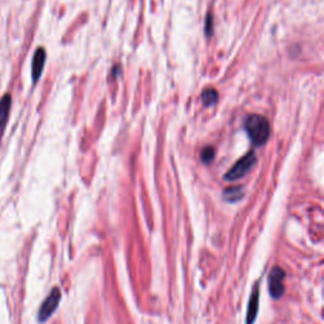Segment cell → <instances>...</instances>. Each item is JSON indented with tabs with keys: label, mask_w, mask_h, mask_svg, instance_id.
Here are the masks:
<instances>
[{
	"label": "cell",
	"mask_w": 324,
	"mask_h": 324,
	"mask_svg": "<svg viewBox=\"0 0 324 324\" xmlns=\"http://www.w3.org/2000/svg\"><path fill=\"white\" fill-rule=\"evenodd\" d=\"M244 129L254 146L265 145L271 133L269 119L260 114L248 115L244 120Z\"/></svg>",
	"instance_id": "1"
},
{
	"label": "cell",
	"mask_w": 324,
	"mask_h": 324,
	"mask_svg": "<svg viewBox=\"0 0 324 324\" xmlns=\"http://www.w3.org/2000/svg\"><path fill=\"white\" fill-rule=\"evenodd\" d=\"M254 164H256V155L251 151V152L246 153L243 157L237 161L236 164L228 170V172L224 175V179L227 181H234V180L241 179V177H243L244 175L251 171Z\"/></svg>",
	"instance_id": "2"
},
{
	"label": "cell",
	"mask_w": 324,
	"mask_h": 324,
	"mask_svg": "<svg viewBox=\"0 0 324 324\" xmlns=\"http://www.w3.org/2000/svg\"><path fill=\"white\" fill-rule=\"evenodd\" d=\"M61 300V290L58 288L52 289L51 293L48 294L46 299L42 303L41 308L38 310V320L41 323L46 321L52 314L55 313V310L57 309L58 304H60Z\"/></svg>",
	"instance_id": "3"
},
{
	"label": "cell",
	"mask_w": 324,
	"mask_h": 324,
	"mask_svg": "<svg viewBox=\"0 0 324 324\" xmlns=\"http://www.w3.org/2000/svg\"><path fill=\"white\" fill-rule=\"evenodd\" d=\"M284 279L285 273L280 267H274L269 276V291L275 299L281 298L284 294Z\"/></svg>",
	"instance_id": "4"
},
{
	"label": "cell",
	"mask_w": 324,
	"mask_h": 324,
	"mask_svg": "<svg viewBox=\"0 0 324 324\" xmlns=\"http://www.w3.org/2000/svg\"><path fill=\"white\" fill-rule=\"evenodd\" d=\"M46 49L43 47H39L34 52L33 60H32V81L33 84H36L41 79L44 63H46Z\"/></svg>",
	"instance_id": "5"
},
{
	"label": "cell",
	"mask_w": 324,
	"mask_h": 324,
	"mask_svg": "<svg viewBox=\"0 0 324 324\" xmlns=\"http://www.w3.org/2000/svg\"><path fill=\"white\" fill-rule=\"evenodd\" d=\"M12 106V98L9 94H4L0 99V138L3 136L6 131L7 124L9 120V114H11Z\"/></svg>",
	"instance_id": "6"
},
{
	"label": "cell",
	"mask_w": 324,
	"mask_h": 324,
	"mask_svg": "<svg viewBox=\"0 0 324 324\" xmlns=\"http://www.w3.org/2000/svg\"><path fill=\"white\" fill-rule=\"evenodd\" d=\"M257 311H258V286L253 289L251 299H249L248 310H247V324H253L257 316Z\"/></svg>",
	"instance_id": "7"
},
{
	"label": "cell",
	"mask_w": 324,
	"mask_h": 324,
	"mask_svg": "<svg viewBox=\"0 0 324 324\" xmlns=\"http://www.w3.org/2000/svg\"><path fill=\"white\" fill-rule=\"evenodd\" d=\"M202 103L204 106H213L217 104V101H218V93H217V90L215 89H205L204 91L202 93Z\"/></svg>",
	"instance_id": "8"
},
{
	"label": "cell",
	"mask_w": 324,
	"mask_h": 324,
	"mask_svg": "<svg viewBox=\"0 0 324 324\" xmlns=\"http://www.w3.org/2000/svg\"><path fill=\"white\" fill-rule=\"evenodd\" d=\"M223 195H224V199L228 200V202L231 203H234V202H238V200L243 197V191H242L241 186H232L224 190Z\"/></svg>",
	"instance_id": "9"
},
{
	"label": "cell",
	"mask_w": 324,
	"mask_h": 324,
	"mask_svg": "<svg viewBox=\"0 0 324 324\" xmlns=\"http://www.w3.org/2000/svg\"><path fill=\"white\" fill-rule=\"evenodd\" d=\"M214 156H215V150L212 147V146H207V147L203 148L202 151H200V160H202V162H204V164H210L213 160H214Z\"/></svg>",
	"instance_id": "10"
},
{
	"label": "cell",
	"mask_w": 324,
	"mask_h": 324,
	"mask_svg": "<svg viewBox=\"0 0 324 324\" xmlns=\"http://www.w3.org/2000/svg\"><path fill=\"white\" fill-rule=\"evenodd\" d=\"M205 31H207V34L208 36H210L212 34V29H213V17L212 14H208L207 17V22H205Z\"/></svg>",
	"instance_id": "11"
}]
</instances>
